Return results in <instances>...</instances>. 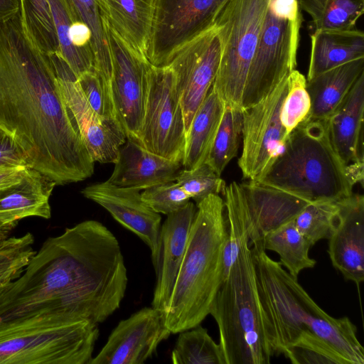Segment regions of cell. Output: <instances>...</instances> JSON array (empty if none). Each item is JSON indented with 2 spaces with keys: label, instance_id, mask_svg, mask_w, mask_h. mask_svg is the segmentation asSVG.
<instances>
[{
  "label": "cell",
  "instance_id": "obj_1",
  "mask_svg": "<svg viewBox=\"0 0 364 364\" xmlns=\"http://www.w3.org/2000/svg\"><path fill=\"white\" fill-rule=\"evenodd\" d=\"M127 282L117 237L85 220L48 237L0 290V323L48 312L100 324L120 306Z\"/></svg>",
  "mask_w": 364,
  "mask_h": 364
},
{
  "label": "cell",
  "instance_id": "obj_2",
  "mask_svg": "<svg viewBox=\"0 0 364 364\" xmlns=\"http://www.w3.org/2000/svg\"><path fill=\"white\" fill-rule=\"evenodd\" d=\"M0 128L24 152L31 168L66 185L94 173L49 55L26 36L20 13L0 23Z\"/></svg>",
  "mask_w": 364,
  "mask_h": 364
},
{
  "label": "cell",
  "instance_id": "obj_3",
  "mask_svg": "<svg viewBox=\"0 0 364 364\" xmlns=\"http://www.w3.org/2000/svg\"><path fill=\"white\" fill-rule=\"evenodd\" d=\"M228 235L223 199L210 194L196 205L184 257L164 314L171 333L194 328L209 314L223 282Z\"/></svg>",
  "mask_w": 364,
  "mask_h": 364
},
{
  "label": "cell",
  "instance_id": "obj_4",
  "mask_svg": "<svg viewBox=\"0 0 364 364\" xmlns=\"http://www.w3.org/2000/svg\"><path fill=\"white\" fill-rule=\"evenodd\" d=\"M224 364H269L275 351L258 291L249 230L210 309Z\"/></svg>",
  "mask_w": 364,
  "mask_h": 364
},
{
  "label": "cell",
  "instance_id": "obj_5",
  "mask_svg": "<svg viewBox=\"0 0 364 364\" xmlns=\"http://www.w3.org/2000/svg\"><path fill=\"white\" fill-rule=\"evenodd\" d=\"M258 182L309 203L351 196L346 165L329 139L326 119H306L289 135L283 151Z\"/></svg>",
  "mask_w": 364,
  "mask_h": 364
},
{
  "label": "cell",
  "instance_id": "obj_6",
  "mask_svg": "<svg viewBox=\"0 0 364 364\" xmlns=\"http://www.w3.org/2000/svg\"><path fill=\"white\" fill-rule=\"evenodd\" d=\"M98 324L43 312L0 323V364H90Z\"/></svg>",
  "mask_w": 364,
  "mask_h": 364
},
{
  "label": "cell",
  "instance_id": "obj_7",
  "mask_svg": "<svg viewBox=\"0 0 364 364\" xmlns=\"http://www.w3.org/2000/svg\"><path fill=\"white\" fill-rule=\"evenodd\" d=\"M268 0H225L214 24L220 61L212 89L225 104L242 109L249 70L259 41Z\"/></svg>",
  "mask_w": 364,
  "mask_h": 364
},
{
  "label": "cell",
  "instance_id": "obj_8",
  "mask_svg": "<svg viewBox=\"0 0 364 364\" xmlns=\"http://www.w3.org/2000/svg\"><path fill=\"white\" fill-rule=\"evenodd\" d=\"M258 291L275 355H283L323 310L279 262L269 257L262 242H250Z\"/></svg>",
  "mask_w": 364,
  "mask_h": 364
},
{
  "label": "cell",
  "instance_id": "obj_9",
  "mask_svg": "<svg viewBox=\"0 0 364 364\" xmlns=\"http://www.w3.org/2000/svg\"><path fill=\"white\" fill-rule=\"evenodd\" d=\"M301 24L297 0H268L242 109L266 97L296 69Z\"/></svg>",
  "mask_w": 364,
  "mask_h": 364
},
{
  "label": "cell",
  "instance_id": "obj_10",
  "mask_svg": "<svg viewBox=\"0 0 364 364\" xmlns=\"http://www.w3.org/2000/svg\"><path fill=\"white\" fill-rule=\"evenodd\" d=\"M185 123L176 77L170 66L151 65L141 129V146L164 158L182 161Z\"/></svg>",
  "mask_w": 364,
  "mask_h": 364
},
{
  "label": "cell",
  "instance_id": "obj_11",
  "mask_svg": "<svg viewBox=\"0 0 364 364\" xmlns=\"http://www.w3.org/2000/svg\"><path fill=\"white\" fill-rule=\"evenodd\" d=\"M287 77L266 97L242 109V149L238 166L248 181H259L284 148L289 136L280 114Z\"/></svg>",
  "mask_w": 364,
  "mask_h": 364
},
{
  "label": "cell",
  "instance_id": "obj_12",
  "mask_svg": "<svg viewBox=\"0 0 364 364\" xmlns=\"http://www.w3.org/2000/svg\"><path fill=\"white\" fill-rule=\"evenodd\" d=\"M225 0H154L146 56L156 67L166 66L173 55L214 25Z\"/></svg>",
  "mask_w": 364,
  "mask_h": 364
},
{
  "label": "cell",
  "instance_id": "obj_13",
  "mask_svg": "<svg viewBox=\"0 0 364 364\" xmlns=\"http://www.w3.org/2000/svg\"><path fill=\"white\" fill-rule=\"evenodd\" d=\"M112 58L110 92L115 117L127 139L141 146V129L151 63L131 48L107 23Z\"/></svg>",
  "mask_w": 364,
  "mask_h": 364
},
{
  "label": "cell",
  "instance_id": "obj_14",
  "mask_svg": "<svg viewBox=\"0 0 364 364\" xmlns=\"http://www.w3.org/2000/svg\"><path fill=\"white\" fill-rule=\"evenodd\" d=\"M49 55L65 102L91 158L95 162L114 164L127 140L121 124L115 117L98 114L88 103L68 63L58 53Z\"/></svg>",
  "mask_w": 364,
  "mask_h": 364
},
{
  "label": "cell",
  "instance_id": "obj_15",
  "mask_svg": "<svg viewBox=\"0 0 364 364\" xmlns=\"http://www.w3.org/2000/svg\"><path fill=\"white\" fill-rule=\"evenodd\" d=\"M220 55L214 25L180 48L167 65L173 70L183 109L186 135L214 82Z\"/></svg>",
  "mask_w": 364,
  "mask_h": 364
},
{
  "label": "cell",
  "instance_id": "obj_16",
  "mask_svg": "<svg viewBox=\"0 0 364 364\" xmlns=\"http://www.w3.org/2000/svg\"><path fill=\"white\" fill-rule=\"evenodd\" d=\"M171 333L164 314L144 307L119 322L90 364L144 363Z\"/></svg>",
  "mask_w": 364,
  "mask_h": 364
},
{
  "label": "cell",
  "instance_id": "obj_17",
  "mask_svg": "<svg viewBox=\"0 0 364 364\" xmlns=\"http://www.w3.org/2000/svg\"><path fill=\"white\" fill-rule=\"evenodd\" d=\"M140 191L115 186L105 181L86 186L81 193L104 208L115 220L149 247L155 270L159 257L161 217L142 200Z\"/></svg>",
  "mask_w": 364,
  "mask_h": 364
},
{
  "label": "cell",
  "instance_id": "obj_18",
  "mask_svg": "<svg viewBox=\"0 0 364 364\" xmlns=\"http://www.w3.org/2000/svg\"><path fill=\"white\" fill-rule=\"evenodd\" d=\"M339 213L328 240L332 265L347 281H364V197L353 193L338 201Z\"/></svg>",
  "mask_w": 364,
  "mask_h": 364
},
{
  "label": "cell",
  "instance_id": "obj_19",
  "mask_svg": "<svg viewBox=\"0 0 364 364\" xmlns=\"http://www.w3.org/2000/svg\"><path fill=\"white\" fill-rule=\"evenodd\" d=\"M196 212L189 201L179 210L167 215L161 226L159 257L151 306L164 314L183 261Z\"/></svg>",
  "mask_w": 364,
  "mask_h": 364
},
{
  "label": "cell",
  "instance_id": "obj_20",
  "mask_svg": "<svg viewBox=\"0 0 364 364\" xmlns=\"http://www.w3.org/2000/svg\"><path fill=\"white\" fill-rule=\"evenodd\" d=\"M240 183L248 210L250 242H262L268 232L294 220L309 203L258 181H247Z\"/></svg>",
  "mask_w": 364,
  "mask_h": 364
},
{
  "label": "cell",
  "instance_id": "obj_21",
  "mask_svg": "<svg viewBox=\"0 0 364 364\" xmlns=\"http://www.w3.org/2000/svg\"><path fill=\"white\" fill-rule=\"evenodd\" d=\"M182 161L156 155L127 139L121 146L109 183L122 188L144 190L161 183L175 181Z\"/></svg>",
  "mask_w": 364,
  "mask_h": 364
},
{
  "label": "cell",
  "instance_id": "obj_22",
  "mask_svg": "<svg viewBox=\"0 0 364 364\" xmlns=\"http://www.w3.org/2000/svg\"><path fill=\"white\" fill-rule=\"evenodd\" d=\"M55 182L33 168L18 181L0 188V227L11 231L28 217L49 219Z\"/></svg>",
  "mask_w": 364,
  "mask_h": 364
},
{
  "label": "cell",
  "instance_id": "obj_23",
  "mask_svg": "<svg viewBox=\"0 0 364 364\" xmlns=\"http://www.w3.org/2000/svg\"><path fill=\"white\" fill-rule=\"evenodd\" d=\"M364 73L326 119L331 144L347 165L363 159Z\"/></svg>",
  "mask_w": 364,
  "mask_h": 364
},
{
  "label": "cell",
  "instance_id": "obj_24",
  "mask_svg": "<svg viewBox=\"0 0 364 364\" xmlns=\"http://www.w3.org/2000/svg\"><path fill=\"white\" fill-rule=\"evenodd\" d=\"M48 1L59 43L58 54L77 77L93 69L89 28L77 18L67 0Z\"/></svg>",
  "mask_w": 364,
  "mask_h": 364
},
{
  "label": "cell",
  "instance_id": "obj_25",
  "mask_svg": "<svg viewBox=\"0 0 364 364\" xmlns=\"http://www.w3.org/2000/svg\"><path fill=\"white\" fill-rule=\"evenodd\" d=\"M306 80L346 63L364 58V33L350 29L314 30Z\"/></svg>",
  "mask_w": 364,
  "mask_h": 364
},
{
  "label": "cell",
  "instance_id": "obj_26",
  "mask_svg": "<svg viewBox=\"0 0 364 364\" xmlns=\"http://www.w3.org/2000/svg\"><path fill=\"white\" fill-rule=\"evenodd\" d=\"M363 73L364 58L346 63L306 80V90L311 100L307 119H328Z\"/></svg>",
  "mask_w": 364,
  "mask_h": 364
},
{
  "label": "cell",
  "instance_id": "obj_27",
  "mask_svg": "<svg viewBox=\"0 0 364 364\" xmlns=\"http://www.w3.org/2000/svg\"><path fill=\"white\" fill-rule=\"evenodd\" d=\"M212 89L196 112L186 135L182 166L191 170L204 164L210 153L225 109Z\"/></svg>",
  "mask_w": 364,
  "mask_h": 364
},
{
  "label": "cell",
  "instance_id": "obj_28",
  "mask_svg": "<svg viewBox=\"0 0 364 364\" xmlns=\"http://www.w3.org/2000/svg\"><path fill=\"white\" fill-rule=\"evenodd\" d=\"M108 23L134 50L146 56L154 0H105Z\"/></svg>",
  "mask_w": 364,
  "mask_h": 364
},
{
  "label": "cell",
  "instance_id": "obj_29",
  "mask_svg": "<svg viewBox=\"0 0 364 364\" xmlns=\"http://www.w3.org/2000/svg\"><path fill=\"white\" fill-rule=\"evenodd\" d=\"M77 18L92 36L94 70L109 85L112 58L107 36L108 11L105 0H67Z\"/></svg>",
  "mask_w": 364,
  "mask_h": 364
},
{
  "label": "cell",
  "instance_id": "obj_30",
  "mask_svg": "<svg viewBox=\"0 0 364 364\" xmlns=\"http://www.w3.org/2000/svg\"><path fill=\"white\" fill-rule=\"evenodd\" d=\"M265 250L279 256V263L292 277L297 278L301 271L314 268L316 261L309 257L310 242L298 230L294 220L268 232L262 238Z\"/></svg>",
  "mask_w": 364,
  "mask_h": 364
},
{
  "label": "cell",
  "instance_id": "obj_31",
  "mask_svg": "<svg viewBox=\"0 0 364 364\" xmlns=\"http://www.w3.org/2000/svg\"><path fill=\"white\" fill-rule=\"evenodd\" d=\"M314 30L350 29L364 12V0H297Z\"/></svg>",
  "mask_w": 364,
  "mask_h": 364
},
{
  "label": "cell",
  "instance_id": "obj_32",
  "mask_svg": "<svg viewBox=\"0 0 364 364\" xmlns=\"http://www.w3.org/2000/svg\"><path fill=\"white\" fill-rule=\"evenodd\" d=\"M20 16L23 31L36 48L47 55L59 53L48 0H20Z\"/></svg>",
  "mask_w": 364,
  "mask_h": 364
},
{
  "label": "cell",
  "instance_id": "obj_33",
  "mask_svg": "<svg viewBox=\"0 0 364 364\" xmlns=\"http://www.w3.org/2000/svg\"><path fill=\"white\" fill-rule=\"evenodd\" d=\"M242 127V109L225 104L219 128L205 162L218 176H221L226 166L237 154Z\"/></svg>",
  "mask_w": 364,
  "mask_h": 364
},
{
  "label": "cell",
  "instance_id": "obj_34",
  "mask_svg": "<svg viewBox=\"0 0 364 364\" xmlns=\"http://www.w3.org/2000/svg\"><path fill=\"white\" fill-rule=\"evenodd\" d=\"M171 358L173 364H224L219 343L200 325L180 332Z\"/></svg>",
  "mask_w": 364,
  "mask_h": 364
},
{
  "label": "cell",
  "instance_id": "obj_35",
  "mask_svg": "<svg viewBox=\"0 0 364 364\" xmlns=\"http://www.w3.org/2000/svg\"><path fill=\"white\" fill-rule=\"evenodd\" d=\"M339 210L338 201L311 202L294 218V222L300 232L314 245L329 237L336 224Z\"/></svg>",
  "mask_w": 364,
  "mask_h": 364
},
{
  "label": "cell",
  "instance_id": "obj_36",
  "mask_svg": "<svg viewBox=\"0 0 364 364\" xmlns=\"http://www.w3.org/2000/svg\"><path fill=\"white\" fill-rule=\"evenodd\" d=\"M283 355L294 364H349L343 356L310 331L302 333Z\"/></svg>",
  "mask_w": 364,
  "mask_h": 364
},
{
  "label": "cell",
  "instance_id": "obj_37",
  "mask_svg": "<svg viewBox=\"0 0 364 364\" xmlns=\"http://www.w3.org/2000/svg\"><path fill=\"white\" fill-rule=\"evenodd\" d=\"M33 242L30 232L0 241V290L22 273L36 253Z\"/></svg>",
  "mask_w": 364,
  "mask_h": 364
},
{
  "label": "cell",
  "instance_id": "obj_38",
  "mask_svg": "<svg viewBox=\"0 0 364 364\" xmlns=\"http://www.w3.org/2000/svg\"><path fill=\"white\" fill-rule=\"evenodd\" d=\"M310 109L311 100L306 90V78L294 69L287 77V92L280 114L281 122L287 136L307 118Z\"/></svg>",
  "mask_w": 364,
  "mask_h": 364
},
{
  "label": "cell",
  "instance_id": "obj_39",
  "mask_svg": "<svg viewBox=\"0 0 364 364\" xmlns=\"http://www.w3.org/2000/svg\"><path fill=\"white\" fill-rule=\"evenodd\" d=\"M176 181L196 205L210 194L223 193L226 186L220 176L206 163L191 170H181Z\"/></svg>",
  "mask_w": 364,
  "mask_h": 364
},
{
  "label": "cell",
  "instance_id": "obj_40",
  "mask_svg": "<svg viewBox=\"0 0 364 364\" xmlns=\"http://www.w3.org/2000/svg\"><path fill=\"white\" fill-rule=\"evenodd\" d=\"M141 196L153 210L166 215L183 208L191 199L176 181L146 188Z\"/></svg>",
  "mask_w": 364,
  "mask_h": 364
},
{
  "label": "cell",
  "instance_id": "obj_41",
  "mask_svg": "<svg viewBox=\"0 0 364 364\" xmlns=\"http://www.w3.org/2000/svg\"><path fill=\"white\" fill-rule=\"evenodd\" d=\"M77 79L90 107L101 116L115 117L110 88L105 80L94 69L83 73Z\"/></svg>",
  "mask_w": 364,
  "mask_h": 364
},
{
  "label": "cell",
  "instance_id": "obj_42",
  "mask_svg": "<svg viewBox=\"0 0 364 364\" xmlns=\"http://www.w3.org/2000/svg\"><path fill=\"white\" fill-rule=\"evenodd\" d=\"M30 167L28 161L14 139L0 128V168Z\"/></svg>",
  "mask_w": 364,
  "mask_h": 364
},
{
  "label": "cell",
  "instance_id": "obj_43",
  "mask_svg": "<svg viewBox=\"0 0 364 364\" xmlns=\"http://www.w3.org/2000/svg\"><path fill=\"white\" fill-rule=\"evenodd\" d=\"M27 168L26 167L0 168V188L20 181L25 175Z\"/></svg>",
  "mask_w": 364,
  "mask_h": 364
},
{
  "label": "cell",
  "instance_id": "obj_44",
  "mask_svg": "<svg viewBox=\"0 0 364 364\" xmlns=\"http://www.w3.org/2000/svg\"><path fill=\"white\" fill-rule=\"evenodd\" d=\"M20 13V0H0V23Z\"/></svg>",
  "mask_w": 364,
  "mask_h": 364
},
{
  "label": "cell",
  "instance_id": "obj_45",
  "mask_svg": "<svg viewBox=\"0 0 364 364\" xmlns=\"http://www.w3.org/2000/svg\"><path fill=\"white\" fill-rule=\"evenodd\" d=\"M363 168L364 159L358 160L346 165L347 176L353 186L356 183H360L361 186H363Z\"/></svg>",
  "mask_w": 364,
  "mask_h": 364
},
{
  "label": "cell",
  "instance_id": "obj_46",
  "mask_svg": "<svg viewBox=\"0 0 364 364\" xmlns=\"http://www.w3.org/2000/svg\"><path fill=\"white\" fill-rule=\"evenodd\" d=\"M11 230L0 227V241L9 237Z\"/></svg>",
  "mask_w": 364,
  "mask_h": 364
}]
</instances>
